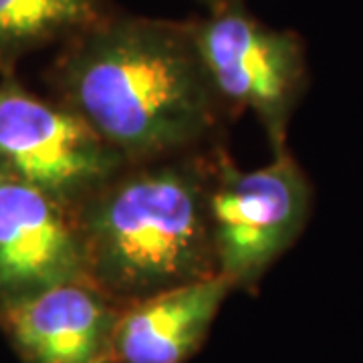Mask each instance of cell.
<instances>
[{
	"instance_id": "cell-1",
	"label": "cell",
	"mask_w": 363,
	"mask_h": 363,
	"mask_svg": "<svg viewBox=\"0 0 363 363\" xmlns=\"http://www.w3.org/2000/svg\"><path fill=\"white\" fill-rule=\"evenodd\" d=\"M52 77L59 101L128 164L198 152L224 111L190 23L104 14L71 37Z\"/></svg>"
},
{
	"instance_id": "cell-2",
	"label": "cell",
	"mask_w": 363,
	"mask_h": 363,
	"mask_svg": "<svg viewBox=\"0 0 363 363\" xmlns=\"http://www.w3.org/2000/svg\"><path fill=\"white\" fill-rule=\"evenodd\" d=\"M196 154L128 164L75 208L85 277L117 303L218 274L212 157Z\"/></svg>"
},
{
	"instance_id": "cell-3",
	"label": "cell",
	"mask_w": 363,
	"mask_h": 363,
	"mask_svg": "<svg viewBox=\"0 0 363 363\" xmlns=\"http://www.w3.org/2000/svg\"><path fill=\"white\" fill-rule=\"evenodd\" d=\"M313 212V184L289 147L267 166L242 172L224 152L212 156L208 192L216 272L234 289H255L301 238Z\"/></svg>"
},
{
	"instance_id": "cell-4",
	"label": "cell",
	"mask_w": 363,
	"mask_h": 363,
	"mask_svg": "<svg viewBox=\"0 0 363 363\" xmlns=\"http://www.w3.org/2000/svg\"><path fill=\"white\" fill-rule=\"evenodd\" d=\"M190 25L222 107L252 111L272 152L286 147L289 123L309 79L301 39L259 21L245 0L208 11Z\"/></svg>"
},
{
	"instance_id": "cell-5",
	"label": "cell",
	"mask_w": 363,
	"mask_h": 363,
	"mask_svg": "<svg viewBox=\"0 0 363 363\" xmlns=\"http://www.w3.org/2000/svg\"><path fill=\"white\" fill-rule=\"evenodd\" d=\"M128 162L61 101L0 81V172L73 210Z\"/></svg>"
},
{
	"instance_id": "cell-6",
	"label": "cell",
	"mask_w": 363,
	"mask_h": 363,
	"mask_svg": "<svg viewBox=\"0 0 363 363\" xmlns=\"http://www.w3.org/2000/svg\"><path fill=\"white\" fill-rule=\"evenodd\" d=\"M121 303L73 279L0 305V331L23 363H113Z\"/></svg>"
},
{
	"instance_id": "cell-7",
	"label": "cell",
	"mask_w": 363,
	"mask_h": 363,
	"mask_svg": "<svg viewBox=\"0 0 363 363\" xmlns=\"http://www.w3.org/2000/svg\"><path fill=\"white\" fill-rule=\"evenodd\" d=\"M83 277L75 210L0 172V305Z\"/></svg>"
},
{
	"instance_id": "cell-8",
	"label": "cell",
	"mask_w": 363,
	"mask_h": 363,
	"mask_svg": "<svg viewBox=\"0 0 363 363\" xmlns=\"http://www.w3.org/2000/svg\"><path fill=\"white\" fill-rule=\"evenodd\" d=\"M234 286L220 277L121 305L113 329V363H188L206 343Z\"/></svg>"
},
{
	"instance_id": "cell-9",
	"label": "cell",
	"mask_w": 363,
	"mask_h": 363,
	"mask_svg": "<svg viewBox=\"0 0 363 363\" xmlns=\"http://www.w3.org/2000/svg\"><path fill=\"white\" fill-rule=\"evenodd\" d=\"M104 14V0H0V69L40 45L75 37Z\"/></svg>"
},
{
	"instance_id": "cell-10",
	"label": "cell",
	"mask_w": 363,
	"mask_h": 363,
	"mask_svg": "<svg viewBox=\"0 0 363 363\" xmlns=\"http://www.w3.org/2000/svg\"><path fill=\"white\" fill-rule=\"evenodd\" d=\"M200 2H204V4H206L208 11H214V9L226 6V4H230V2H236V0H200Z\"/></svg>"
}]
</instances>
